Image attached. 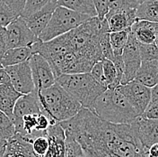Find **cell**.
<instances>
[{"instance_id": "cell-28", "label": "cell", "mask_w": 158, "mask_h": 157, "mask_svg": "<svg viewBox=\"0 0 158 157\" xmlns=\"http://www.w3.org/2000/svg\"><path fill=\"white\" fill-rule=\"evenodd\" d=\"M138 50L141 61H151L158 59L157 43H138Z\"/></svg>"}, {"instance_id": "cell-9", "label": "cell", "mask_w": 158, "mask_h": 157, "mask_svg": "<svg viewBox=\"0 0 158 157\" xmlns=\"http://www.w3.org/2000/svg\"><path fill=\"white\" fill-rule=\"evenodd\" d=\"M14 88L20 94H29L35 87L32 80L29 60L15 65L5 67Z\"/></svg>"}, {"instance_id": "cell-23", "label": "cell", "mask_w": 158, "mask_h": 157, "mask_svg": "<svg viewBox=\"0 0 158 157\" xmlns=\"http://www.w3.org/2000/svg\"><path fill=\"white\" fill-rule=\"evenodd\" d=\"M129 33H130V28L118 31V32L109 33L110 43L111 49L113 51L114 56L122 55V51L128 42Z\"/></svg>"}, {"instance_id": "cell-10", "label": "cell", "mask_w": 158, "mask_h": 157, "mask_svg": "<svg viewBox=\"0 0 158 157\" xmlns=\"http://www.w3.org/2000/svg\"><path fill=\"white\" fill-rule=\"evenodd\" d=\"M29 62L35 89L49 88L56 82V77L44 57L38 53H32Z\"/></svg>"}, {"instance_id": "cell-30", "label": "cell", "mask_w": 158, "mask_h": 157, "mask_svg": "<svg viewBox=\"0 0 158 157\" xmlns=\"http://www.w3.org/2000/svg\"><path fill=\"white\" fill-rule=\"evenodd\" d=\"M49 1V0H26L25 6L20 16H22L23 18L29 16L40 8H42Z\"/></svg>"}, {"instance_id": "cell-21", "label": "cell", "mask_w": 158, "mask_h": 157, "mask_svg": "<svg viewBox=\"0 0 158 157\" xmlns=\"http://www.w3.org/2000/svg\"><path fill=\"white\" fill-rule=\"evenodd\" d=\"M21 95L22 94L17 92L14 87L0 89V110L11 119L15 102Z\"/></svg>"}, {"instance_id": "cell-16", "label": "cell", "mask_w": 158, "mask_h": 157, "mask_svg": "<svg viewBox=\"0 0 158 157\" xmlns=\"http://www.w3.org/2000/svg\"><path fill=\"white\" fill-rule=\"evenodd\" d=\"M130 32L140 43H157V22L137 20L131 25Z\"/></svg>"}, {"instance_id": "cell-22", "label": "cell", "mask_w": 158, "mask_h": 157, "mask_svg": "<svg viewBox=\"0 0 158 157\" xmlns=\"http://www.w3.org/2000/svg\"><path fill=\"white\" fill-rule=\"evenodd\" d=\"M102 70L105 79V86L107 88H115L120 84L122 74L116 69L112 61L109 59H102Z\"/></svg>"}, {"instance_id": "cell-15", "label": "cell", "mask_w": 158, "mask_h": 157, "mask_svg": "<svg viewBox=\"0 0 158 157\" xmlns=\"http://www.w3.org/2000/svg\"><path fill=\"white\" fill-rule=\"evenodd\" d=\"M136 9L109 11L105 16L109 32H118L129 29L137 21L135 16Z\"/></svg>"}, {"instance_id": "cell-1", "label": "cell", "mask_w": 158, "mask_h": 157, "mask_svg": "<svg viewBox=\"0 0 158 157\" xmlns=\"http://www.w3.org/2000/svg\"><path fill=\"white\" fill-rule=\"evenodd\" d=\"M59 124L82 149L103 147L120 157H148V150L142 146L130 124L110 123L85 108Z\"/></svg>"}, {"instance_id": "cell-35", "label": "cell", "mask_w": 158, "mask_h": 157, "mask_svg": "<svg viewBox=\"0 0 158 157\" xmlns=\"http://www.w3.org/2000/svg\"><path fill=\"white\" fill-rule=\"evenodd\" d=\"M6 6L10 8V10L14 13V15L17 17L20 16L23 7L25 6L26 0H3Z\"/></svg>"}, {"instance_id": "cell-12", "label": "cell", "mask_w": 158, "mask_h": 157, "mask_svg": "<svg viewBox=\"0 0 158 157\" xmlns=\"http://www.w3.org/2000/svg\"><path fill=\"white\" fill-rule=\"evenodd\" d=\"M4 157H38L33 152L31 137L15 133L6 140Z\"/></svg>"}, {"instance_id": "cell-26", "label": "cell", "mask_w": 158, "mask_h": 157, "mask_svg": "<svg viewBox=\"0 0 158 157\" xmlns=\"http://www.w3.org/2000/svg\"><path fill=\"white\" fill-rule=\"evenodd\" d=\"M15 133L12 119L0 110V139L7 140Z\"/></svg>"}, {"instance_id": "cell-8", "label": "cell", "mask_w": 158, "mask_h": 157, "mask_svg": "<svg viewBox=\"0 0 158 157\" xmlns=\"http://www.w3.org/2000/svg\"><path fill=\"white\" fill-rule=\"evenodd\" d=\"M121 56L123 61V76L120 80V84H125L135 78L141 63L138 42L131 32L129 33L128 42L122 51Z\"/></svg>"}, {"instance_id": "cell-5", "label": "cell", "mask_w": 158, "mask_h": 157, "mask_svg": "<svg viewBox=\"0 0 158 157\" xmlns=\"http://www.w3.org/2000/svg\"><path fill=\"white\" fill-rule=\"evenodd\" d=\"M90 17L92 16L58 6L52 13L49 23L40 34L38 39L41 42L54 39L75 29Z\"/></svg>"}, {"instance_id": "cell-3", "label": "cell", "mask_w": 158, "mask_h": 157, "mask_svg": "<svg viewBox=\"0 0 158 157\" xmlns=\"http://www.w3.org/2000/svg\"><path fill=\"white\" fill-rule=\"evenodd\" d=\"M93 112L104 121L113 124H130L138 115L118 88H106L100 94Z\"/></svg>"}, {"instance_id": "cell-7", "label": "cell", "mask_w": 158, "mask_h": 157, "mask_svg": "<svg viewBox=\"0 0 158 157\" xmlns=\"http://www.w3.org/2000/svg\"><path fill=\"white\" fill-rule=\"evenodd\" d=\"M117 88L127 98L138 116H140L146 109L150 100L151 88H148L133 79L128 83L118 85Z\"/></svg>"}, {"instance_id": "cell-11", "label": "cell", "mask_w": 158, "mask_h": 157, "mask_svg": "<svg viewBox=\"0 0 158 157\" xmlns=\"http://www.w3.org/2000/svg\"><path fill=\"white\" fill-rule=\"evenodd\" d=\"M130 126L135 136L145 149L148 150L151 146L157 144V119H150L138 116L133 122L130 123Z\"/></svg>"}, {"instance_id": "cell-13", "label": "cell", "mask_w": 158, "mask_h": 157, "mask_svg": "<svg viewBox=\"0 0 158 157\" xmlns=\"http://www.w3.org/2000/svg\"><path fill=\"white\" fill-rule=\"evenodd\" d=\"M57 7V0H49L42 8H40L29 16L23 18L28 27L37 37L49 23L51 15Z\"/></svg>"}, {"instance_id": "cell-24", "label": "cell", "mask_w": 158, "mask_h": 157, "mask_svg": "<svg viewBox=\"0 0 158 157\" xmlns=\"http://www.w3.org/2000/svg\"><path fill=\"white\" fill-rule=\"evenodd\" d=\"M146 118H158V88L157 85L151 88V97L144 112L140 115Z\"/></svg>"}, {"instance_id": "cell-38", "label": "cell", "mask_w": 158, "mask_h": 157, "mask_svg": "<svg viewBox=\"0 0 158 157\" xmlns=\"http://www.w3.org/2000/svg\"><path fill=\"white\" fill-rule=\"evenodd\" d=\"M7 49L6 47V27L0 26V58L3 53Z\"/></svg>"}, {"instance_id": "cell-36", "label": "cell", "mask_w": 158, "mask_h": 157, "mask_svg": "<svg viewBox=\"0 0 158 157\" xmlns=\"http://www.w3.org/2000/svg\"><path fill=\"white\" fill-rule=\"evenodd\" d=\"M97 12V16L100 19H103L109 12L108 0H92Z\"/></svg>"}, {"instance_id": "cell-32", "label": "cell", "mask_w": 158, "mask_h": 157, "mask_svg": "<svg viewBox=\"0 0 158 157\" xmlns=\"http://www.w3.org/2000/svg\"><path fill=\"white\" fill-rule=\"evenodd\" d=\"M15 18H16V16L6 6V4L3 0H0V26L6 27Z\"/></svg>"}, {"instance_id": "cell-27", "label": "cell", "mask_w": 158, "mask_h": 157, "mask_svg": "<svg viewBox=\"0 0 158 157\" xmlns=\"http://www.w3.org/2000/svg\"><path fill=\"white\" fill-rule=\"evenodd\" d=\"M31 143L34 154L38 157H44L49 147V140L47 136L43 135L31 137Z\"/></svg>"}, {"instance_id": "cell-40", "label": "cell", "mask_w": 158, "mask_h": 157, "mask_svg": "<svg viewBox=\"0 0 158 157\" xmlns=\"http://www.w3.org/2000/svg\"><path fill=\"white\" fill-rule=\"evenodd\" d=\"M6 146V140L0 139V157H4Z\"/></svg>"}, {"instance_id": "cell-18", "label": "cell", "mask_w": 158, "mask_h": 157, "mask_svg": "<svg viewBox=\"0 0 158 157\" xmlns=\"http://www.w3.org/2000/svg\"><path fill=\"white\" fill-rule=\"evenodd\" d=\"M32 52L31 46L17 47V48H8L3 53L0 58V63L3 68L15 65L25 61H28L31 56Z\"/></svg>"}, {"instance_id": "cell-6", "label": "cell", "mask_w": 158, "mask_h": 157, "mask_svg": "<svg viewBox=\"0 0 158 157\" xmlns=\"http://www.w3.org/2000/svg\"><path fill=\"white\" fill-rule=\"evenodd\" d=\"M6 34L7 49L31 46L39 40L22 16H18L10 22L6 26Z\"/></svg>"}, {"instance_id": "cell-19", "label": "cell", "mask_w": 158, "mask_h": 157, "mask_svg": "<svg viewBox=\"0 0 158 157\" xmlns=\"http://www.w3.org/2000/svg\"><path fill=\"white\" fill-rule=\"evenodd\" d=\"M135 16L137 20L158 22V0H146L138 4Z\"/></svg>"}, {"instance_id": "cell-29", "label": "cell", "mask_w": 158, "mask_h": 157, "mask_svg": "<svg viewBox=\"0 0 158 157\" xmlns=\"http://www.w3.org/2000/svg\"><path fill=\"white\" fill-rule=\"evenodd\" d=\"M138 5L137 0H108L109 11L136 9Z\"/></svg>"}, {"instance_id": "cell-37", "label": "cell", "mask_w": 158, "mask_h": 157, "mask_svg": "<svg viewBox=\"0 0 158 157\" xmlns=\"http://www.w3.org/2000/svg\"><path fill=\"white\" fill-rule=\"evenodd\" d=\"M13 87L9 76L4 68H0V89Z\"/></svg>"}, {"instance_id": "cell-14", "label": "cell", "mask_w": 158, "mask_h": 157, "mask_svg": "<svg viewBox=\"0 0 158 157\" xmlns=\"http://www.w3.org/2000/svg\"><path fill=\"white\" fill-rule=\"evenodd\" d=\"M46 136L49 140V147L44 157H65V131L59 122L49 126Z\"/></svg>"}, {"instance_id": "cell-39", "label": "cell", "mask_w": 158, "mask_h": 157, "mask_svg": "<svg viewBox=\"0 0 158 157\" xmlns=\"http://www.w3.org/2000/svg\"><path fill=\"white\" fill-rule=\"evenodd\" d=\"M148 157H158V144L151 146L147 151Z\"/></svg>"}, {"instance_id": "cell-34", "label": "cell", "mask_w": 158, "mask_h": 157, "mask_svg": "<svg viewBox=\"0 0 158 157\" xmlns=\"http://www.w3.org/2000/svg\"><path fill=\"white\" fill-rule=\"evenodd\" d=\"M90 74L94 77V78L98 81L100 84H102V86H105V79L103 76V70H102V61H96L91 68L90 70Z\"/></svg>"}, {"instance_id": "cell-25", "label": "cell", "mask_w": 158, "mask_h": 157, "mask_svg": "<svg viewBox=\"0 0 158 157\" xmlns=\"http://www.w3.org/2000/svg\"><path fill=\"white\" fill-rule=\"evenodd\" d=\"M65 157H85L78 142L68 134H65Z\"/></svg>"}, {"instance_id": "cell-2", "label": "cell", "mask_w": 158, "mask_h": 157, "mask_svg": "<svg viewBox=\"0 0 158 157\" xmlns=\"http://www.w3.org/2000/svg\"><path fill=\"white\" fill-rule=\"evenodd\" d=\"M41 111L51 120L61 122L74 117L82 108L77 100L58 82L44 89H35Z\"/></svg>"}, {"instance_id": "cell-20", "label": "cell", "mask_w": 158, "mask_h": 157, "mask_svg": "<svg viewBox=\"0 0 158 157\" xmlns=\"http://www.w3.org/2000/svg\"><path fill=\"white\" fill-rule=\"evenodd\" d=\"M57 3L58 6L67 7L90 16H97V12L92 0H57Z\"/></svg>"}, {"instance_id": "cell-17", "label": "cell", "mask_w": 158, "mask_h": 157, "mask_svg": "<svg viewBox=\"0 0 158 157\" xmlns=\"http://www.w3.org/2000/svg\"><path fill=\"white\" fill-rule=\"evenodd\" d=\"M134 80L152 88L158 82V60L141 61Z\"/></svg>"}, {"instance_id": "cell-41", "label": "cell", "mask_w": 158, "mask_h": 157, "mask_svg": "<svg viewBox=\"0 0 158 157\" xmlns=\"http://www.w3.org/2000/svg\"><path fill=\"white\" fill-rule=\"evenodd\" d=\"M138 1V4H140V3H143L144 1H146V0H137Z\"/></svg>"}, {"instance_id": "cell-4", "label": "cell", "mask_w": 158, "mask_h": 157, "mask_svg": "<svg viewBox=\"0 0 158 157\" xmlns=\"http://www.w3.org/2000/svg\"><path fill=\"white\" fill-rule=\"evenodd\" d=\"M56 82L77 100L82 108L92 112L97 97L106 89V87L96 81L90 72L61 74L56 78Z\"/></svg>"}, {"instance_id": "cell-31", "label": "cell", "mask_w": 158, "mask_h": 157, "mask_svg": "<svg viewBox=\"0 0 158 157\" xmlns=\"http://www.w3.org/2000/svg\"><path fill=\"white\" fill-rule=\"evenodd\" d=\"M82 150L85 157H120L103 147H87Z\"/></svg>"}, {"instance_id": "cell-42", "label": "cell", "mask_w": 158, "mask_h": 157, "mask_svg": "<svg viewBox=\"0 0 158 157\" xmlns=\"http://www.w3.org/2000/svg\"><path fill=\"white\" fill-rule=\"evenodd\" d=\"M0 68H3V67H2V65H1V63H0Z\"/></svg>"}, {"instance_id": "cell-33", "label": "cell", "mask_w": 158, "mask_h": 157, "mask_svg": "<svg viewBox=\"0 0 158 157\" xmlns=\"http://www.w3.org/2000/svg\"><path fill=\"white\" fill-rule=\"evenodd\" d=\"M100 47H101V52L102 59H109L112 61L114 58L113 51L111 49L110 43V38H109V33H106L100 43Z\"/></svg>"}]
</instances>
